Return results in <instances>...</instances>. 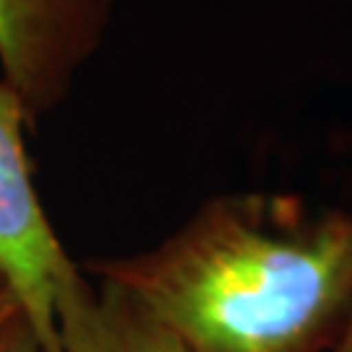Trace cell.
<instances>
[{
	"label": "cell",
	"mask_w": 352,
	"mask_h": 352,
	"mask_svg": "<svg viewBox=\"0 0 352 352\" xmlns=\"http://www.w3.org/2000/svg\"><path fill=\"white\" fill-rule=\"evenodd\" d=\"M188 352H334L352 321V209L230 193L149 251L89 258Z\"/></svg>",
	"instance_id": "cell-1"
},
{
	"label": "cell",
	"mask_w": 352,
	"mask_h": 352,
	"mask_svg": "<svg viewBox=\"0 0 352 352\" xmlns=\"http://www.w3.org/2000/svg\"><path fill=\"white\" fill-rule=\"evenodd\" d=\"M24 131H34L19 94L0 78V279L37 337L42 352H60L55 300L78 272L39 201Z\"/></svg>",
	"instance_id": "cell-2"
},
{
	"label": "cell",
	"mask_w": 352,
	"mask_h": 352,
	"mask_svg": "<svg viewBox=\"0 0 352 352\" xmlns=\"http://www.w3.org/2000/svg\"><path fill=\"white\" fill-rule=\"evenodd\" d=\"M115 0H0V78L32 126L68 97L78 68L100 50Z\"/></svg>",
	"instance_id": "cell-3"
},
{
	"label": "cell",
	"mask_w": 352,
	"mask_h": 352,
	"mask_svg": "<svg viewBox=\"0 0 352 352\" xmlns=\"http://www.w3.org/2000/svg\"><path fill=\"white\" fill-rule=\"evenodd\" d=\"M60 352H188L170 329L107 279L78 266L55 300Z\"/></svg>",
	"instance_id": "cell-4"
},
{
	"label": "cell",
	"mask_w": 352,
	"mask_h": 352,
	"mask_svg": "<svg viewBox=\"0 0 352 352\" xmlns=\"http://www.w3.org/2000/svg\"><path fill=\"white\" fill-rule=\"evenodd\" d=\"M0 352H42L24 314L13 316L8 327L0 331Z\"/></svg>",
	"instance_id": "cell-5"
},
{
	"label": "cell",
	"mask_w": 352,
	"mask_h": 352,
	"mask_svg": "<svg viewBox=\"0 0 352 352\" xmlns=\"http://www.w3.org/2000/svg\"><path fill=\"white\" fill-rule=\"evenodd\" d=\"M19 314H21V308H19L16 298L11 295V289L0 287V331L8 327V321H11L13 316Z\"/></svg>",
	"instance_id": "cell-6"
},
{
	"label": "cell",
	"mask_w": 352,
	"mask_h": 352,
	"mask_svg": "<svg viewBox=\"0 0 352 352\" xmlns=\"http://www.w3.org/2000/svg\"><path fill=\"white\" fill-rule=\"evenodd\" d=\"M334 352H352V321L347 324V329H344V334H342L340 344L334 347Z\"/></svg>",
	"instance_id": "cell-7"
},
{
	"label": "cell",
	"mask_w": 352,
	"mask_h": 352,
	"mask_svg": "<svg viewBox=\"0 0 352 352\" xmlns=\"http://www.w3.org/2000/svg\"><path fill=\"white\" fill-rule=\"evenodd\" d=\"M0 287H6V285H3V279H0Z\"/></svg>",
	"instance_id": "cell-8"
}]
</instances>
